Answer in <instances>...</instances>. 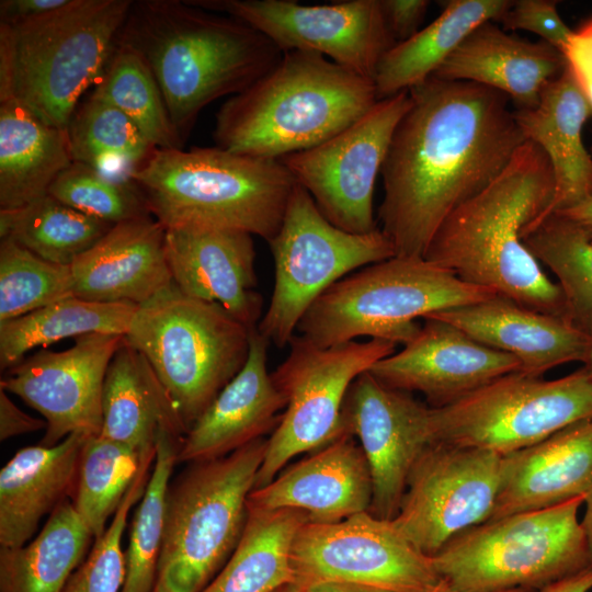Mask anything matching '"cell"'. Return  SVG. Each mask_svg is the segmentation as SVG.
<instances>
[{
  "instance_id": "cell-27",
  "label": "cell",
  "mask_w": 592,
  "mask_h": 592,
  "mask_svg": "<svg viewBox=\"0 0 592 592\" xmlns=\"http://www.w3.org/2000/svg\"><path fill=\"white\" fill-rule=\"evenodd\" d=\"M591 115V104L567 65L545 86L535 106L514 111L523 136L545 152L554 171L555 194L544 217L592 197V156L582 140Z\"/></svg>"
},
{
  "instance_id": "cell-21",
  "label": "cell",
  "mask_w": 592,
  "mask_h": 592,
  "mask_svg": "<svg viewBox=\"0 0 592 592\" xmlns=\"http://www.w3.org/2000/svg\"><path fill=\"white\" fill-rule=\"evenodd\" d=\"M166 255L174 286L184 295L216 303L249 329L263 312L255 289L252 235L213 227L166 228Z\"/></svg>"
},
{
  "instance_id": "cell-1",
  "label": "cell",
  "mask_w": 592,
  "mask_h": 592,
  "mask_svg": "<svg viewBox=\"0 0 592 592\" xmlns=\"http://www.w3.org/2000/svg\"><path fill=\"white\" fill-rule=\"evenodd\" d=\"M409 94L380 172L378 220L396 255L424 258L443 220L490 184L526 139L500 91L432 76Z\"/></svg>"
},
{
  "instance_id": "cell-16",
  "label": "cell",
  "mask_w": 592,
  "mask_h": 592,
  "mask_svg": "<svg viewBox=\"0 0 592 592\" xmlns=\"http://www.w3.org/2000/svg\"><path fill=\"white\" fill-rule=\"evenodd\" d=\"M503 455L435 442L408 478L397 531L434 557L462 532L487 522L501 486Z\"/></svg>"
},
{
  "instance_id": "cell-18",
  "label": "cell",
  "mask_w": 592,
  "mask_h": 592,
  "mask_svg": "<svg viewBox=\"0 0 592 592\" xmlns=\"http://www.w3.org/2000/svg\"><path fill=\"white\" fill-rule=\"evenodd\" d=\"M124 340L119 334L80 335L67 350L42 349L5 371L0 388L46 422L41 445L54 446L73 433L100 434L105 375Z\"/></svg>"
},
{
  "instance_id": "cell-39",
  "label": "cell",
  "mask_w": 592,
  "mask_h": 592,
  "mask_svg": "<svg viewBox=\"0 0 592 592\" xmlns=\"http://www.w3.org/2000/svg\"><path fill=\"white\" fill-rule=\"evenodd\" d=\"M156 455L141 457L134 448L99 435L83 445L72 505L93 538L106 530L143 466Z\"/></svg>"
},
{
  "instance_id": "cell-37",
  "label": "cell",
  "mask_w": 592,
  "mask_h": 592,
  "mask_svg": "<svg viewBox=\"0 0 592 592\" xmlns=\"http://www.w3.org/2000/svg\"><path fill=\"white\" fill-rule=\"evenodd\" d=\"M112 226L48 193L22 207L0 209V239H11L42 259L62 265H71Z\"/></svg>"
},
{
  "instance_id": "cell-6",
  "label": "cell",
  "mask_w": 592,
  "mask_h": 592,
  "mask_svg": "<svg viewBox=\"0 0 592 592\" xmlns=\"http://www.w3.org/2000/svg\"><path fill=\"white\" fill-rule=\"evenodd\" d=\"M132 0H70L18 24H0V101L68 129L82 94L114 54Z\"/></svg>"
},
{
  "instance_id": "cell-22",
  "label": "cell",
  "mask_w": 592,
  "mask_h": 592,
  "mask_svg": "<svg viewBox=\"0 0 592 592\" xmlns=\"http://www.w3.org/2000/svg\"><path fill=\"white\" fill-rule=\"evenodd\" d=\"M372 476L365 454L351 435H342L254 489L248 505L263 510L296 509L308 522L335 523L368 511Z\"/></svg>"
},
{
  "instance_id": "cell-13",
  "label": "cell",
  "mask_w": 592,
  "mask_h": 592,
  "mask_svg": "<svg viewBox=\"0 0 592 592\" xmlns=\"http://www.w3.org/2000/svg\"><path fill=\"white\" fill-rule=\"evenodd\" d=\"M287 357L271 373L285 400L267 439L254 489L270 483L296 455L317 451L345 435L342 407L351 384L397 344L368 339L322 348L295 334Z\"/></svg>"
},
{
  "instance_id": "cell-8",
  "label": "cell",
  "mask_w": 592,
  "mask_h": 592,
  "mask_svg": "<svg viewBox=\"0 0 592 592\" xmlns=\"http://www.w3.org/2000/svg\"><path fill=\"white\" fill-rule=\"evenodd\" d=\"M267 439L191 463L170 482L151 592H202L238 546Z\"/></svg>"
},
{
  "instance_id": "cell-9",
  "label": "cell",
  "mask_w": 592,
  "mask_h": 592,
  "mask_svg": "<svg viewBox=\"0 0 592 592\" xmlns=\"http://www.w3.org/2000/svg\"><path fill=\"white\" fill-rule=\"evenodd\" d=\"M251 330L172 284L137 308L125 340L152 368L186 434L244 366Z\"/></svg>"
},
{
  "instance_id": "cell-36",
  "label": "cell",
  "mask_w": 592,
  "mask_h": 592,
  "mask_svg": "<svg viewBox=\"0 0 592 592\" xmlns=\"http://www.w3.org/2000/svg\"><path fill=\"white\" fill-rule=\"evenodd\" d=\"M67 132L73 161L119 183H134L132 174L156 149L122 111L91 96L75 112Z\"/></svg>"
},
{
  "instance_id": "cell-34",
  "label": "cell",
  "mask_w": 592,
  "mask_h": 592,
  "mask_svg": "<svg viewBox=\"0 0 592 592\" xmlns=\"http://www.w3.org/2000/svg\"><path fill=\"white\" fill-rule=\"evenodd\" d=\"M92 538L71 500L64 501L32 540L0 548V592H62Z\"/></svg>"
},
{
  "instance_id": "cell-10",
  "label": "cell",
  "mask_w": 592,
  "mask_h": 592,
  "mask_svg": "<svg viewBox=\"0 0 592 592\" xmlns=\"http://www.w3.org/2000/svg\"><path fill=\"white\" fill-rule=\"evenodd\" d=\"M584 498L489 520L454 537L432 561L459 592L537 591L590 567L578 520Z\"/></svg>"
},
{
  "instance_id": "cell-51",
  "label": "cell",
  "mask_w": 592,
  "mask_h": 592,
  "mask_svg": "<svg viewBox=\"0 0 592 592\" xmlns=\"http://www.w3.org/2000/svg\"><path fill=\"white\" fill-rule=\"evenodd\" d=\"M557 214L578 225L592 239V197Z\"/></svg>"
},
{
  "instance_id": "cell-23",
  "label": "cell",
  "mask_w": 592,
  "mask_h": 592,
  "mask_svg": "<svg viewBox=\"0 0 592 592\" xmlns=\"http://www.w3.org/2000/svg\"><path fill=\"white\" fill-rule=\"evenodd\" d=\"M425 318L455 326L477 342L515 357L522 373L539 377L566 363H584L592 339L563 317L499 295Z\"/></svg>"
},
{
  "instance_id": "cell-29",
  "label": "cell",
  "mask_w": 592,
  "mask_h": 592,
  "mask_svg": "<svg viewBox=\"0 0 592 592\" xmlns=\"http://www.w3.org/2000/svg\"><path fill=\"white\" fill-rule=\"evenodd\" d=\"M88 436L73 433L54 446L23 447L1 468L0 547L29 543L41 520L72 497Z\"/></svg>"
},
{
  "instance_id": "cell-53",
  "label": "cell",
  "mask_w": 592,
  "mask_h": 592,
  "mask_svg": "<svg viewBox=\"0 0 592 592\" xmlns=\"http://www.w3.org/2000/svg\"><path fill=\"white\" fill-rule=\"evenodd\" d=\"M585 511L580 521L592 566V489L584 496Z\"/></svg>"
},
{
  "instance_id": "cell-12",
  "label": "cell",
  "mask_w": 592,
  "mask_h": 592,
  "mask_svg": "<svg viewBox=\"0 0 592 592\" xmlns=\"http://www.w3.org/2000/svg\"><path fill=\"white\" fill-rule=\"evenodd\" d=\"M592 419V378L580 368L556 379L503 375L458 401L431 408L435 442L508 455Z\"/></svg>"
},
{
  "instance_id": "cell-38",
  "label": "cell",
  "mask_w": 592,
  "mask_h": 592,
  "mask_svg": "<svg viewBox=\"0 0 592 592\" xmlns=\"http://www.w3.org/2000/svg\"><path fill=\"white\" fill-rule=\"evenodd\" d=\"M523 241L556 277L567 320L592 337V239L578 225L553 213L528 227Z\"/></svg>"
},
{
  "instance_id": "cell-2",
  "label": "cell",
  "mask_w": 592,
  "mask_h": 592,
  "mask_svg": "<svg viewBox=\"0 0 592 592\" xmlns=\"http://www.w3.org/2000/svg\"><path fill=\"white\" fill-rule=\"evenodd\" d=\"M554 194L547 156L526 140L490 184L443 220L424 259L468 284L566 318L559 286L523 241V232L546 215Z\"/></svg>"
},
{
  "instance_id": "cell-14",
  "label": "cell",
  "mask_w": 592,
  "mask_h": 592,
  "mask_svg": "<svg viewBox=\"0 0 592 592\" xmlns=\"http://www.w3.org/2000/svg\"><path fill=\"white\" fill-rule=\"evenodd\" d=\"M410 103L409 91L378 100L328 140L278 159L335 227L351 234L378 228L373 205L376 179Z\"/></svg>"
},
{
  "instance_id": "cell-26",
  "label": "cell",
  "mask_w": 592,
  "mask_h": 592,
  "mask_svg": "<svg viewBox=\"0 0 592 592\" xmlns=\"http://www.w3.org/2000/svg\"><path fill=\"white\" fill-rule=\"evenodd\" d=\"M591 489L592 419H589L503 456L501 486L489 520L584 498Z\"/></svg>"
},
{
  "instance_id": "cell-5",
  "label": "cell",
  "mask_w": 592,
  "mask_h": 592,
  "mask_svg": "<svg viewBox=\"0 0 592 592\" xmlns=\"http://www.w3.org/2000/svg\"><path fill=\"white\" fill-rule=\"evenodd\" d=\"M132 181L164 228L237 229L267 243L281 227L296 185L280 160L217 146L155 149Z\"/></svg>"
},
{
  "instance_id": "cell-50",
  "label": "cell",
  "mask_w": 592,
  "mask_h": 592,
  "mask_svg": "<svg viewBox=\"0 0 592 592\" xmlns=\"http://www.w3.org/2000/svg\"><path fill=\"white\" fill-rule=\"evenodd\" d=\"M592 590V567L554 583L536 592H589Z\"/></svg>"
},
{
  "instance_id": "cell-25",
  "label": "cell",
  "mask_w": 592,
  "mask_h": 592,
  "mask_svg": "<svg viewBox=\"0 0 592 592\" xmlns=\"http://www.w3.org/2000/svg\"><path fill=\"white\" fill-rule=\"evenodd\" d=\"M269 341L251 330L248 360L184 435L178 463L226 456L277 426L285 400L267 372Z\"/></svg>"
},
{
  "instance_id": "cell-49",
  "label": "cell",
  "mask_w": 592,
  "mask_h": 592,
  "mask_svg": "<svg viewBox=\"0 0 592 592\" xmlns=\"http://www.w3.org/2000/svg\"><path fill=\"white\" fill-rule=\"evenodd\" d=\"M70 0H1L0 24H18L30 21L69 3Z\"/></svg>"
},
{
  "instance_id": "cell-52",
  "label": "cell",
  "mask_w": 592,
  "mask_h": 592,
  "mask_svg": "<svg viewBox=\"0 0 592 592\" xmlns=\"http://www.w3.org/2000/svg\"><path fill=\"white\" fill-rule=\"evenodd\" d=\"M305 592H394L386 589L348 583V582H320L304 588Z\"/></svg>"
},
{
  "instance_id": "cell-54",
  "label": "cell",
  "mask_w": 592,
  "mask_h": 592,
  "mask_svg": "<svg viewBox=\"0 0 592 592\" xmlns=\"http://www.w3.org/2000/svg\"><path fill=\"white\" fill-rule=\"evenodd\" d=\"M430 592H459L455 589H453L447 582H445L443 579L430 591ZM498 592H535L531 589H511L505 591H498Z\"/></svg>"
},
{
  "instance_id": "cell-42",
  "label": "cell",
  "mask_w": 592,
  "mask_h": 592,
  "mask_svg": "<svg viewBox=\"0 0 592 592\" xmlns=\"http://www.w3.org/2000/svg\"><path fill=\"white\" fill-rule=\"evenodd\" d=\"M69 296H73L70 265L49 262L11 239H0V322Z\"/></svg>"
},
{
  "instance_id": "cell-41",
  "label": "cell",
  "mask_w": 592,
  "mask_h": 592,
  "mask_svg": "<svg viewBox=\"0 0 592 592\" xmlns=\"http://www.w3.org/2000/svg\"><path fill=\"white\" fill-rule=\"evenodd\" d=\"M91 98L122 111L156 149H182L160 89L143 59L133 50L116 46Z\"/></svg>"
},
{
  "instance_id": "cell-30",
  "label": "cell",
  "mask_w": 592,
  "mask_h": 592,
  "mask_svg": "<svg viewBox=\"0 0 592 592\" xmlns=\"http://www.w3.org/2000/svg\"><path fill=\"white\" fill-rule=\"evenodd\" d=\"M161 428H168L181 437L185 435L152 368L124 340L105 375L100 435L127 445L141 457H147L156 455Z\"/></svg>"
},
{
  "instance_id": "cell-43",
  "label": "cell",
  "mask_w": 592,
  "mask_h": 592,
  "mask_svg": "<svg viewBox=\"0 0 592 592\" xmlns=\"http://www.w3.org/2000/svg\"><path fill=\"white\" fill-rule=\"evenodd\" d=\"M48 194L90 217L113 225L150 215L134 183L113 181L81 162L73 161L65 169L49 186Z\"/></svg>"
},
{
  "instance_id": "cell-45",
  "label": "cell",
  "mask_w": 592,
  "mask_h": 592,
  "mask_svg": "<svg viewBox=\"0 0 592 592\" xmlns=\"http://www.w3.org/2000/svg\"><path fill=\"white\" fill-rule=\"evenodd\" d=\"M558 1L516 0L496 20L504 30H524L538 35L562 53L573 34L557 10Z\"/></svg>"
},
{
  "instance_id": "cell-40",
  "label": "cell",
  "mask_w": 592,
  "mask_h": 592,
  "mask_svg": "<svg viewBox=\"0 0 592 592\" xmlns=\"http://www.w3.org/2000/svg\"><path fill=\"white\" fill-rule=\"evenodd\" d=\"M182 440L168 428L158 432L153 468L130 523L122 592H151L153 588L164 530L167 493Z\"/></svg>"
},
{
  "instance_id": "cell-33",
  "label": "cell",
  "mask_w": 592,
  "mask_h": 592,
  "mask_svg": "<svg viewBox=\"0 0 592 592\" xmlns=\"http://www.w3.org/2000/svg\"><path fill=\"white\" fill-rule=\"evenodd\" d=\"M307 514L296 509L248 505V520L235 551L202 592H275L294 583L293 540Z\"/></svg>"
},
{
  "instance_id": "cell-7",
  "label": "cell",
  "mask_w": 592,
  "mask_h": 592,
  "mask_svg": "<svg viewBox=\"0 0 592 592\" xmlns=\"http://www.w3.org/2000/svg\"><path fill=\"white\" fill-rule=\"evenodd\" d=\"M497 296L424 258L395 255L331 285L309 307L297 334L328 348L366 337L405 345L419 319Z\"/></svg>"
},
{
  "instance_id": "cell-19",
  "label": "cell",
  "mask_w": 592,
  "mask_h": 592,
  "mask_svg": "<svg viewBox=\"0 0 592 592\" xmlns=\"http://www.w3.org/2000/svg\"><path fill=\"white\" fill-rule=\"evenodd\" d=\"M342 424L345 434L358 440L369 466L373 496L368 512L392 520L412 468L435 443L431 407L366 372L348 390Z\"/></svg>"
},
{
  "instance_id": "cell-46",
  "label": "cell",
  "mask_w": 592,
  "mask_h": 592,
  "mask_svg": "<svg viewBox=\"0 0 592 592\" xmlns=\"http://www.w3.org/2000/svg\"><path fill=\"white\" fill-rule=\"evenodd\" d=\"M561 54L592 107V20L573 31Z\"/></svg>"
},
{
  "instance_id": "cell-15",
  "label": "cell",
  "mask_w": 592,
  "mask_h": 592,
  "mask_svg": "<svg viewBox=\"0 0 592 592\" xmlns=\"http://www.w3.org/2000/svg\"><path fill=\"white\" fill-rule=\"evenodd\" d=\"M294 583L348 582L394 592H430L441 580L391 520L368 511L335 523L306 522L291 549Z\"/></svg>"
},
{
  "instance_id": "cell-32",
  "label": "cell",
  "mask_w": 592,
  "mask_h": 592,
  "mask_svg": "<svg viewBox=\"0 0 592 592\" xmlns=\"http://www.w3.org/2000/svg\"><path fill=\"white\" fill-rule=\"evenodd\" d=\"M510 0H449L439 18L407 41L394 45L373 77L377 100L421 84L444 64L479 25L496 21Z\"/></svg>"
},
{
  "instance_id": "cell-47",
  "label": "cell",
  "mask_w": 592,
  "mask_h": 592,
  "mask_svg": "<svg viewBox=\"0 0 592 592\" xmlns=\"http://www.w3.org/2000/svg\"><path fill=\"white\" fill-rule=\"evenodd\" d=\"M389 31L396 42L407 41L420 30L430 7L428 0H380Z\"/></svg>"
},
{
  "instance_id": "cell-20",
  "label": "cell",
  "mask_w": 592,
  "mask_h": 592,
  "mask_svg": "<svg viewBox=\"0 0 592 592\" xmlns=\"http://www.w3.org/2000/svg\"><path fill=\"white\" fill-rule=\"evenodd\" d=\"M422 320L411 341L368 371L382 384L421 392L429 407L442 408L503 375L521 372L515 357L477 342L455 326L435 318Z\"/></svg>"
},
{
  "instance_id": "cell-11",
  "label": "cell",
  "mask_w": 592,
  "mask_h": 592,
  "mask_svg": "<svg viewBox=\"0 0 592 592\" xmlns=\"http://www.w3.org/2000/svg\"><path fill=\"white\" fill-rule=\"evenodd\" d=\"M269 244L274 286L257 329L280 349L288 345L303 316L331 285L396 255L391 240L379 227L368 234L335 227L297 183L281 227Z\"/></svg>"
},
{
  "instance_id": "cell-35",
  "label": "cell",
  "mask_w": 592,
  "mask_h": 592,
  "mask_svg": "<svg viewBox=\"0 0 592 592\" xmlns=\"http://www.w3.org/2000/svg\"><path fill=\"white\" fill-rule=\"evenodd\" d=\"M137 306L69 296L24 316L0 322V368L8 371L27 352L90 333L124 335Z\"/></svg>"
},
{
  "instance_id": "cell-3",
  "label": "cell",
  "mask_w": 592,
  "mask_h": 592,
  "mask_svg": "<svg viewBox=\"0 0 592 592\" xmlns=\"http://www.w3.org/2000/svg\"><path fill=\"white\" fill-rule=\"evenodd\" d=\"M117 45L147 65L183 144L205 106L244 91L283 56L244 22L187 0L133 1Z\"/></svg>"
},
{
  "instance_id": "cell-17",
  "label": "cell",
  "mask_w": 592,
  "mask_h": 592,
  "mask_svg": "<svg viewBox=\"0 0 592 592\" xmlns=\"http://www.w3.org/2000/svg\"><path fill=\"white\" fill-rule=\"evenodd\" d=\"M244 22L282 53L307 50L373 80L382 57L396 42L380 0L303 4L292 0H187Z\"/></svg>"
},
{
  "instance_id": "cell-44",
  "label": "cell",
  "mask_w": 592,
  "mask_h": 592,
  "mask_svg": "<svg viewBox=\"0 0 592 592\" xmlns=\"http://www.w3.org/2000/svg\"><path fill=\"white\" fill-rule=\"evenodd\" d=\"M147 462L128 489L124 500L112 516L104 533L94 538V544L84 560L67 581L62 592H122L126 562L122 539L132 506L140 500L149 479Z\"/></svg>"
},
{
  "instance_id": "cell-28",
  "label": "cell",
  "mask_w": 592,
  "mask_h": 592,
  "mask_svg": "<svg viewBox=\"0 0 592 592\" xmlns=\"http://www.w3.org/2000/svg\"><path fill=\"white\" fill-rule=\"evenodd\" d=\"M565 66L562 54L546 42L509 35L488 21L462 42L433 77L481 84L504 93L519 109H528Z\"/></svg>"
},
{
  "instance_id": "cell-48",
  "label": "cell",
  "mask_w": 592,
  "mask_h": 592,
  "mask_svg": "<svg viewBox=\"0 0 592 592\" xmlns=\"http://www.w3.org/2000/svg\"><path fill=\"white\" fill-rule=\"evenodd\" d=\"M46 429L44 419L31 417L22 411L8 396V392L0 388V440L5 441L11 437L36 432Z\"/></svg>"
},
{
  "instance_id": "cell-31",
  "label": "cell",
  "mask_w": 592,
  "mask_h": 592,
  "mask_svg": "<svg viewBox=\"0 0 592 592\" xmlns=\"http://www.w3.org/2000/svg\"><path fill=\"white\" fill-rule=\"evenodd\" d=\"M73 162L68 132L24 106L0 101V209H14L48 193Z\"/></svg>"
},
{
  "instance_id": "cell-24",
  "label": "cell",
  "mask_w": 592,
  "mask_h": 592,
  "mask_svg": "<svg viewBox=\"0 0 592 592\" xmlns=\"http://www.w3.org/2000/svg\"><path fill=\"white\" fill-rule=\"evenodd\" d=\"M166 228L152 216L117 223L71 266L73 296L137 307L172 284Z\"/></svg>"
},
{
  "instance_id": "cell-55",
  "label": "cell",
  "mask_w": 592,
  "mask_h": 592,
  "mask_svg": "<svg viewBox=\"0 0 592 592\" xmlns=\"http://www.w3.org/2000/svg\"><path fill=\"white\" fill-rule=\"evenodd\" d=\"M583 364H584V366H583L584 371L592 378V339H591V344H590V349H589L587 358H585Z\"/></svg>"
},
{
  "instance_id": "cell-4",
  "label": "cell",
  "mask_w": 592,
  "mask_h": 592,
  "mask_svg": "<svg viewBox=\"0 0 592 592\" xmlns=\"http://www.w3.org/2000/svg\"><path fill=\"white\" fill-rule=\"evenodd\" d=\"M372 79L314 52L283 53L277 65L216 114V146L280 159L339 134L377 102Z\"/></svg>"
},
{
  "instance_id": "cell-56",
  "label": "cell",
  "mask_w": 592,
  "mask_h": 592,
  "mask_svg": "<svg viewBox=\"0 0 592 592\" xmlns=\"http://www.w3.org/2000/svg\"><path fill=\"white\" fill-rule=\"evenodd\" d=\"M275 592H305L304 588H301L300 585L298 584H295V583H288L282 588H280L278 590H276Z\"/></svg>"
}]
</instances>
